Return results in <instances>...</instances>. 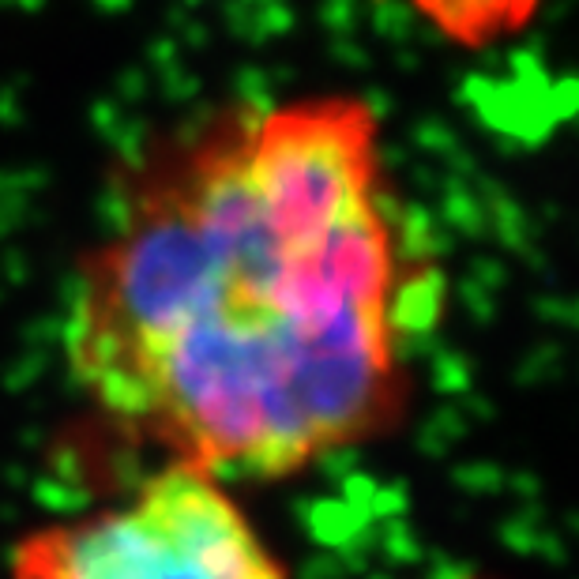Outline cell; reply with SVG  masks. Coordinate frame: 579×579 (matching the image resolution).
Masks as SVG:
<instances>
[{"label": "cell", "instance_id": "1", "mask_svg": "<svg viewBox=\"0 0 579 579\" xmlns=\"http://www.w3.org/2000/svg\"><path fill=\"white\" fill-rule=\"evenodd\" d=\"M376 110L241 106L147 155L79 264V395L166 459L290 478L388 433L429 328Z\"/></svg>", "mask_w": 579, "mask_h": 579}, {"label": "cell", "instance_id": "3", "mask_svg": "<svg viewBox=\"0 0 579 579\" xmlns=\"http://www.w3.org/2000/svg\"><path fill=\"white\" fill-rule=\"evenodd\" d=\"M433 31L463 49L501 46L531 27L542 0H410Z\"/></svg>", "mask_w": 579, "mask_h": 579}, {"label": "cell", "instance_id": "2", "mask_svg": "<svg viewBox=\"0 0 579 579\" xmlns=\"http://www.w3.org/2000/svg\"><path fill=\"white\" fill-rule=\"evenodd\" d=\"M12 579H286L219 474L166 459L117 504L27 534Z\"/></svg>", "mask_w": 579, "mask_h": 579}]
</instances>
